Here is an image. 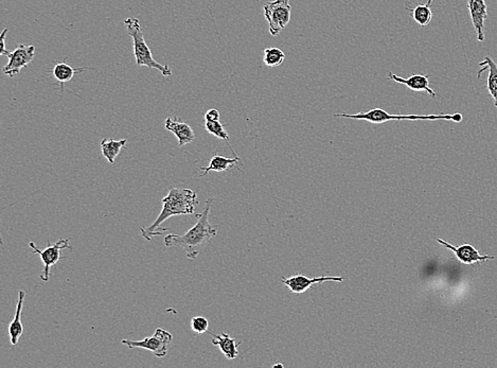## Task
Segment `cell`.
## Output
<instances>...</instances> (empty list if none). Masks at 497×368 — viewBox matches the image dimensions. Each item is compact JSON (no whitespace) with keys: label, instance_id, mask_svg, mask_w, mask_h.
<instances>
[{"label":"cell","instance_id":"obj_12","mask_svg":"<svg viewBox=\"0 0 497 368\" xmlns=\"http://www.w3.org/2000/svg\"><path fill=\"white\" fill-rule=\"evenodd\" d=\"M388 78L390 80L396 82V83L403 84V85L408 86L412 92H427L432 98H436V92L432 90L430 86V76L426 74H414L410 76V78H401V76H396V74H392V72H388Z\"/></svg>","mask_w":497,"mask_h":368},{"label":"cell","instance_id":"obj_24","mask_svg":"<svg viewBox=\"0 0 497 368\" xmlns=\"http://www.w3.org/2000/svg\"><path fill=\"white\" fill-rule=\"evenodd\" d=\"M220 118H221L220 112L215 110V108H211V110H209V111L205 114V116H204L205 121H220Z\"/></svg>","mask_w":497,"mask_h":368},{"label":"cell","instance_id":"obj_5","mask_svg":"<svg viewBox=\"0 0 497 368\" xmlns=\"http://www.w3.org/2000/svg\"><path fill=\"white\" fill-rule=\"evenodd\" d=\"M263 10L271 34L277 37L290 23L292 11L290 0L267 1L263 3Z\"/></svg>","mask_w":497,"mask_h":368},{"label":"cell","instance_id":"obj_8","mask_svg":"<svg viewBox=\"0 0 497 368\" xmlns=\"http://www.w3.org/2000/svg\"><path fill=\"white\" fill-rule=\"evenodd\" d=\"M34 56V45H19L14 51L9 53L7 65L3 67V74L13 78L15 74H19L23 68L28 66L29 63L32 62Z\"/></svg>","mask_w":497,"mask_h":368},{"label":"cell","instance_id":"obj_3","mask_svg":"<svg viewBox=\"0 0 497 368\" xmlns=\"http://www.w3.org/2000/svg\"><path fill=\"white\" fill-rule=\"evenodd\" d=\"M127 33L133 39L134 54L136 59L137 66H145L152 70H158L165 76H172V70L167 65L160 64L153 58L150 47L145 42V33L141 28L139 19L136 17H129L125 21Z\"/></svg>","mask_w":497,"mask_h":368},{"label":"cell","instance_id":"obj_18","mask_svg":"<svg viewBox=\"0 0 497 368\" xmlns=\"http://www.w3.org/2000/svg\"><path fill=\"white\" fill-rule=\"evenodd\" d=\"M240 163V157L235 156L233 159H227V157L222 156V155L214 153L210 161L209 165L206 168H202L203 173L200 176H206L208 173L214 171V172H225L231 168H237V165Z\"/></svg>","mask_w":497,"mask_h":368},{"label":"cell","instance_id":"obj_17","mask_svg":"<svg viewBox=\"0 0 497 368\" xmlns=\"http://www.w3.org/2000/svg\"><path fill=\"white\" fill-rule=\"evenodd\" d=\"M212 336H213L212 345L218 346L228 360L237 359L239 356L237 347L241 345V342L239 343L228 334H222L221 336L212 334Z\"/></svg>","mask_w":497,"mask_h":368},{"label":"cell","instance_id":"obj_19","mask_svg":"<svg viewBox=\"0 0 497 368\" xmlns=\"http://www.w3.org/2000/svg\"><path fill=\"white\" fill-rule=\"evenodd\" d=\"M127 143V139H121V141H116V139H103L100 143L102 154L109 163H114L118 155H119L120 151L125 147Z\"/></svg>","mask_w":497,"mask_h":368},{"label":"cell","instance_id":"obj_21","mask_svg":"<svg viewBox=\"0 0 497 368\" xmlns=\"http://www.w3.org/2000/svg\"><path fill=\"white\" fill-rule=\"evenodd\" d=\"M263 53V62L268 67L280 66L286 60V53L277 47L264 49Z\"/></svg>","mask_w":497,"mask_h":368},{"label":"cell","instance_id":"obj_10","mask_svg":"<svg viewBox=\"0 0 497 368\" xmlns=\"http://www.w3.org/2000/svg\"><path fill=\"white\" fill-rule=\"evenodd\" d=\"M345 280L343 277H318V278H308V277L304 276L302 274H296L295 276L282 277L281 281L290 289V292L297 293V294H302V293L306 292V291L310 290L312 288V285H318V283H327V281H337V283H341Z\"/></svg>","mask_w":497,"mask_h":368},{"label":"cell","instance_id":"obj_26","mask_svg":"<svg viewBox=\"0 0 497 368\" xmlns=\"http://www.w3.org/2000/svg\"><path fill=\"white\" fill-rule=\"evenodd\" d=\"M433 1L434 0H427V3H426V5L431 6Z\"/></svg>","mask_w":497,"mask_h":368},{"label":"cell","instance_id":"obj_13","mask_svg":"<svg viewBox=\"0 0 497 368\" xmlns=\"http://www.w3.org/2000/svg\"><path fill=\"white\" fill-rule=\"evenodd\" d=\"M165 127L176 136V139H178V145L180 147L192 143L195 139V133H194L193 129L187 122L182 121L178 118H167Z\"/></svg>","mask_w":497,"mask_h":368},{"label":"cell","instance_id":"obj_1","mask_svg":"<svg viewBox=\"0 0 497 368\" xmlns=\"http://www.w3.org/2000/svg\"><path fill=\"white\" fill-rule=\"evenodd\" d=\"M164 207L159 214L156 221L149 227H141V235L147 241H152L153 238L167 232L168 228H162L161 225L167 219L173 216H190L195 212L198 208V194L191 189H180L171 187L168 196L162 198Z\"/></svg>","mask_w":497,"mask_h":368},{"label":"cell","instance_id":"obj_20","mask_svg":"<svg viewBox=\"0 0 497 368\" xmlns=\"http://www.w3.org/2000/svg\"><path fill=\"white\" fill-rule=\"evenodd\" d=\"M406 10L410 12V15H412L414 21L421 27H426L433 19V11H432L431 6L417 5L414 8H406Z\"/></svg>","mask_w":497,"mask_h":368},{"label":"cell","instance_id":"obj_6","mask_svg":"<svg viewBox=\"0 0 497 368\" xmlns=\"http://www.w3.org/2000/svg\"><path fill=\"white\" fill-rule=\"evenodd\" d=\"M172 334L166 330L157 328L152 336L143 338L141 340H123V345L127 346L129 349L135 348H145L153 352L155 357L165 358L168 354V348L172 342Z\"/></svg>","mask_w":497,"mask_h":368},{"label":"cell","instance_id":"obj_9","mask_svg":"<svg viewBox=\"0 0 497 368\" xmlns=\"http://www.w3.org/2000/svg\"><path fill=\"white\" fill-rule=\"evenodd\" d=\"M438 243L441 244L443 247H447L450 251L455 254L456 258L463 265H472L475 263H483V261L492 260L494 259L493 256L481 255L476 249L471 244H463L461 247H454L449 242L437 238Z\"/></svg>","mask_w":497,"mask_h":368},{"label":"cell","instance_id":"obj_23","mask_svg":"<svg viewBox=\"0 0 497 368\" xmlns=\"http://www.w3.org/2000/svg\"><path fill=\"white\" fill-rule=\"evenodd\" d=\"M208 328H209V322H208L207 318H204V316H194V318H192L191 329L195 334H206V332H208Z\"/></svg>","mask_w":497,"mask_h":368},{"label":"cell","instance_id":"obj_25","mask_svg":"<svg viewBox=\"0 0 497 368\" xmlns=\"http://www.w3.org/2000/svg\"><path fill=\"white\" fill-rule=\"evenodd\" d=\"M8 32H9V29H3V33H1V35H0V39H1V46H0L1 47V48H0V54H1V56H9L10 51L6 49V37H7Z\"/></svg>","mask_w":497,"mask_h":368},{"label":"cell","instance_id":"obj_4","mask_svg":"<svg viewBox=\"0 0 497 368\" xmlns=\"http://www.w3.org/2000/svg\"><path fill=\"white\" fill-rule=\"evenodd\" d=\"M335 118H348V119L366 120L370 123H385V122L392 121V120H447V121L459 122L463 121V117L461 113L456 114H439V115H396V114L387 113L383 108H373L371 111L365 113L357 114H334Z\"/></svg>","mask_w":497,"mask_h":368},{"label":"cell","instance_id":"obj_2","mask_svg":"<svg viewBox=\"0 0 497 368\" xmlns=\"http://www.w3.org/2000/svg\"><path fill=\"white\" fill-rule=\"evenodd\" d=\"M213 198H208L202 214H196L198 223L184 235L170 234L165 238L167 247H182L187 257L193 260L200 255L206 244L217 236V228L210 224L209 214Z\"/></svg>","mask_w":497,"mask_h":368},{"label":"cell","instance_id":"obj_7","mask_svg":"<svg viewBox=\"0 0 497 368\" xmlns=\"http://www.w3.org/2000/svg\"><path fill=\"white\" fill-rule=\"evenodd\" d=\"M31 249H32L33 253L39 254L41 256L43 263H44V269H43L42 275H41V279L43 281H48L50 278V269L53 265H56L59 261L62 259V253L64 249H70V239H61L56 242V244H51L50 241H48L47 247L45 249H39L36 247V244L34 242H30L29 243Z\"/></svg>","mask_w":497,"mask_h":368},{"label":"cell","instance_id":"obj_27","mask_svg":"<svg viewBox=\"0 0 497 368\" xmlns=\"http://www.w3.org/2000/svg\"><path fill=\"white\" fill-rule=\"evenodd\" d=\"M274 367H284V365H282V364H278V365H274Z\"/></svg>","mask_w":497,"mask_h":368},{"label":"cell","instance_id":"obj_22","mask_svg":"<svg viewBox=\"0 0 497 368\" xmlns=\"http://www.w3.org/2000/svg\"><path fill=\"white\" fill-rule=\"evenodd\" d=\"M205 127L206 130H207L208 133L211 134V135L215 136L217 139H223L224 141H226L228 147H231V152H233V156H237V155L235 154V151H233V147H231V143H229V135H228L227 132H226L225 127L222 125L221 122L205 121Z\"/></svg>","mask_w":497,"mask_h":368},{"label":"cell","instance_id":"obj_11","mask_svg":"<svg viewBox=\"0 0 497 368\" xmlns=\"http://www.w3.org/2000/svg\"><path fill=\"white\" fill-rule=\"evenodd\" d=\"M467 9L472 21L473 27L476 31L477 41H485V23L488 19V7L485 0H467Z\"/></svg>","mask_w":497,"mask_h":368},{"label":"cell","instance_id":"obj_16","mask_svg":"<svg viewBox=\"0 0 497 368\" xmlns=\"http://www.w3.org/2000/svg\"><path fill=\"white\" fill-rule=\"evenodd\" d=\"M479 66H483V70H479L477 78L480 79L481 74L488 70L489 76L487 80V88L490 92L491 97L494 101V105L497 108V64L490 57H486L479 63Z\"/></svg>","mask_w":497,"mask_h":368},{"label":"cell","instance_id":"obj_14","mask_svg":"<svg viewBox=\"0 0 497 368\" xmlns=\"http://www.w3.org/2000/svg\"><path fill=\"white\" fill-rule=\"evenodd\" d=\"M25 291H19V300H17V311H15L14 320L9 325V336L11 344L17 346L19 344V338L23 334V326L21 323V312H23V302H25Z\"/></svg>","mask_w":497,"mask_h":368},{"label":"cell","instance_id":"obj_15","mask_svg":"<svg viewBox=\"0 0 497 368\" xmlns=\"http://www.w3.org/2000/svg\"><path fill=\"white\" fill-rule=\"evenodd\" d=\"M67 58H65L62 62H59L56 66L53 67L52 74L56 78V83L54 85H59L61 92H64V84L70 82L76 74L84 72L87 70V67H80V68H74L70 64L66 63Z\"/></svg>","mask_w":497,"mask_h":368}]
</instances>
